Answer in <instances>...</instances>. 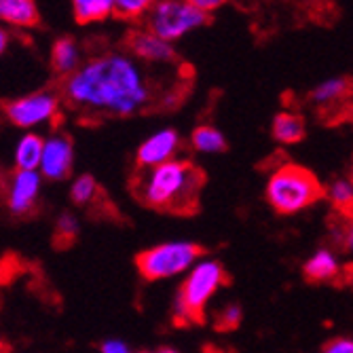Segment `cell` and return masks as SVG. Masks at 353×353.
<instances>
[{
    "instance_id": "6da1fadb",
    "label": "cell",
    "mask_w": 353,
    "mask_h": 353,
    "mask_svg": "<svg viewBox=\"0 0 353 353\" xmlns=\"http://www.w3.org/2000/svg\"><path fill=\"white\" fill-rule=\"evenodd\" d=\"M59 98L68 108L93 119H127L154 104V91L144 70L130 53L95 55L59 85Z\"/></svg>"
},
{
    "instance_id": "7a4b0ae2",
    "label": "cell",
    "mask_w": 353,
    "mask_h": 353,
    "mask_svg": "<svg viewBox=\"0 0 353 353\" xmlns=\"http://www.w3.org/2000/svg\"><path fill=\"white\" fill-rule=\"evenodd\" d=\"M208 174L188 159H172L157 168L134 170L130 192L138 203L165 216L190 218L201 212Z\"/></svg>"
},
{
    "instance_id": "3957f363",
    "label": "cell",
    "mask_w": 353,
    "mask_h": 353,
    "mask_svg": "<svg viewBox=\"0 0 353 353\" xmlns=\"http://www.w3.org/2000/svg\"><path fill=\"white\" fill-rule=\"evenodd\" d=\"M233 277L218 261L199 265L180 285L174 305V326L190 328L205 324V305L220 288L231 285Z\"/></svg>"
},
{
    "instance_id": "277c9868",
    "label": "cell",
    "mask_w": 353,
    "mask_h": 353,
    "mask_svg": "<svg viewBox=\"0 0 353 353\" xmlns=\"http://www.w3.org/2000/svg\"><path fill=\"white\" fill-rule=\"evenodd\" d=\"M326 190L311 170L299 163H283L269 178L267 201L279 216H292L326 199Z\"/></svg>"
},
{
    "instance_id": "5b68a950",
    "label": "cell",
    "mask_w": 353,
    "mask_h": 353,
    "mask_svg": "<svg viewBox=\"0 0 353 353\" xmlns=\"http://www.w3.org/2000/svg\"><path fill=\"white\" fill-rule=\"evenodd\" d=\"M146 30L165 43H174L203 28L210 15L192 7L188 0H157L146 13Z\"/></svg>"
},
{
    "instance_id": "8992f818",
    "label": "cell",
    "mask_w": 353,
    "mask_h": 353,
    "mask_svg": "<svg viewBox=\"0 0 353 353\" xmlns=\"http://www.w3.org/2000/svg\"><path fill=\"white\" fill-rule=\"evenodd\" d=\"M208 252L201 243H163L144 250L136 256V267L142 279L157 281L182 273Z\"/></svg>"
},
{
    "instance_id": "52a82bcc",
    "label": "cell",
    "mask_w": 353,
    "mask_h": 353,
    "mask_svg": "<svg viewBox=\"0 0 353 353\" xmlns=\"http://www.w3.org/2000/svg\"><path fill=\"white\" fill-rule=\"evenodd\" d=\"M41 178L19 168H0V203L11 218L28 220L39 214Z\"/></svg>"
},
{
    "instance_id": "ba28073f",
    "label": "cell",
    "mask_w": 353,
    "mask_h": 353,
    "mask_svg": "<svg viewBox=\"0 0 353 353\" xmlns=\"http://www.w3.org/2000/svg\"><path fill=\"white\" fill-rule=\"evenodd\" d=\"M59 104H61V98L57 91L43 89V91H34V93L21 95V98L3 102V112L9 123L28 130V127L55 121L59 117Z\"/></svg>"
},
{
    "instance_id": "9c48e42d",
    "label": "cell",
    "mask_w": 353,
    "mask_h": 353,
    "mask_svg": "<svg viewBox=\"0 0 353 353\" xmlns=\"http://www.w3.org/2000/svg\"><path fill=\"white\" fill-rule=\"evenodd\" d=\"M72 148H74L72 138L59 132L45 142L41 168L47 180H68L72 176V163H74Z\"/></svg>"
},
{
    "instance_id": "30bf717a",
    "label": "cell",
    "mask_w": 353,
    "mask_h": 353,
    "mask_svg": "<svg viewBox=\"0 0 353 353\" xmlns=\"http://www.w3.org/2000/svg\"><path fill=\"white\" fill-rule=\"evenodd\" d=\"M349 98H351V83L345 77L328 79L309 93V102L317 108L319 117L326 123H330V117H339L341 121L343 106L349 108Z\"/></svg>"
},
{
    "instance_id": "8fae6325",
    "label": "cell",
    "mask_w": 353,
    "mask_h": 353,
    "mask_svg": "<svg viewBox=\"0 0 353 353\" xmlns=\"http://www.w3.org/2000/svg\"><path fill=\"white\" fill-rule=\"evenodd\" d=\"M125 47L130 49L134 59L138 57L146 63H172L178 57L172 43L161 41L146 28L132 30L125 39Z\"/></svg>"
},
{
    "instance_id": "7c38bea8",
    "label": "cell",
    "mask_w": 353,
    "mask_h": 353,
    "mask_svg": "<svg viewBox=\"0 0 353 353\" xmlns=\"http://www.w3.org/2000/svg\"><path fill=\"white\" fill-rule=\"evenodd\" d=\"M178 148H180V136L176 130L159 132L157 136H152L144 144H140L134 170H148V168L161 165L165 161H172Z\"/></svg>"
},
{
    "instance_id": "4fadbf2b",
    "label": "cell",
    "mask_w": 353,
    "mask_h": 353,
    "mask_svg": "<svg viewBox=\"0 0 353 353\" xmlns=\"http://www.w3.org/2000/svg\"><path fill=\"white\" fill-rule=\"evenodd\" d=\"M0 21L13 28H34L41 21L37 0H0Z\"/></svg>"
},
{
    "instance_id": "5bb4252c",
    "label": "cell",
    "mask_w": 353,
    "mask_h": 353,
    "mask_svg": "<svg viewBox=\"0 0 353 353\" xmlns=\"http://www.w3.org/2000/svg\"><path fill=\"white\" fill-rule=\"evenodd\" d=\"M341 275H343V271H341L339 263L334 261V256L328 250H319L313 256V259L307 261L305 267H303V277L311 285L328 283V281L339 285L341 283Z\"/></svg>"
},
{
    "instance_id": "9a60e30c",
    "label": "cell",
    "mask_w": 353,
    "mask_h": 353,
    "mask_svg": "<svg viewBox=\"0 0 353 353\" xmlns=\"http://www.w3.org/2000/svg\"><path fill=\"white\" fill-rule=\"evenodd\" d=\"M81 63H83V53H81V45L74 39L61 37L53 43V47H51V68L55 74L66 79L68 74H72L81 66Z\"/></svg>"
},
{
    "instance_id": "2e32d148",
    "label": "cell",
    "mask_w": 353,
    "mask_h": 353,
    "mask_svg": "<svg viewBox=\"0 0 353 353\" xmlns=\"http://www.w3.org/2000/svg\"><path fill=\"white\" fill-rule=\"evenodd\" d=\"M307 136V125L301 112L283 110L273 119V138L281 144H299Z\"/></svg>"
},
{
    "instance_id": "e0dca14e",
    "label": "cell",
    "mask_w": 353,
    "mask_h": 353,
    "mask_svg": "<svg viewBox=\"0 0 353 353\" xmlns=\"http://www.w3.org/2000/svg\"><path fill=\"white\" fill-rule=\"evenodd\" d=\"M74 19L83 26L100 23L112 17V0H70Z\"/></svg>"
},
{
    "instance_id": "ac0fdd59",
    "label": "cell",
    "mask_w": 353,
    "mask_h": 353,
    "mask_svg": "<svg viewBox=\"0 0 353 353\" xmlns=\"http://www.w3.org/2000/svg\"><path fill=\"white\" fill-rule=\"evenodd\" d=\"M43 146L45 140L37 134H28L21 138L17 144V154H15V168L26 170V172H34V168L41 165V157H43Z\"/></svg>"
},
{
    "instance_id": "d6986e66",
    "label": "cell",
    "mask_w": 353,
    "mask_h": 353,
    "mask_svg": "<svg viewBox=\"0 0 353 353\" xmlns=\"http://www.w3.org/2000/svg\"><path fill=\"white\" fill-rule=\"evenodd\" d=\"M77 237H79V224H77V218L70 216V214H61L55 229H53V248L57 252H66L68 248H72L77 243Z\"/></svg>"
},
{
    "instance_id": "ffe728a7",
    "label": "cell",
    "mask_w": 353,
    "mask_h": 353,
    "mask_svg": "<svg viewBox=\"0 0 353 353\" xmlns=\"http://www.w3.org/2000/svg\"><path fill=\"white\" fill-rule=\"evenodd\" d=\"M192 146L201 152H224L227 150V140L224 136L212 125H199L195 132H192Z\"/></svg>"
},
{
    "instance_id": "44dd1931",
    "label": "cell",
    "mask_w": 353,
    "mask_h": 353,
    "mask_svg": "<svg viewBox=\"0 0 353 353\" xmlns=\"http://www.w3.org/2000/svg\"><path fill=\"white\" fill-rule=\"evenodd\" d=\"M157 0H112V15L123 21H140Z\"/></svg>"
},
{
    "instance_id": "7402d4cb",
    "label": "cell",
    "mask_w": 353,
    "mask_h": 353,
    "mask_svg": "<svg viewBox=\"0 0 353 353\" xmlns=\"http://www.w3.org/2000/svg\"><path fill=\"white\" fill-rule=\"evenodd\" d=\"M326 197L332 199V208L336 216L349 218L353 216V190L349 180H339L330 190H326Z\"/></svg>"
},
{
    "instance_id": "603a6c76",
    "label": "cell",
    "mask_w": 353,
    "mask_h": 353,
    "mask_svg": "<svg viewBox=\"0 0 353 353\" xmlns=\"http://www.w3.org/2000/svg\"><path fill=\"white\" fill-rule=\"evenodd\" d=\"M98 188H100L98 180H95L93 176H89V174H83V176H79V178L74 180V184H72L70 199H72L74 205H79V208L85 210V208L91 203V199L95 197V192H98Z\"/></svg>"
},
{
    "instance_id": "cb8c5ba5",
    "label": "cell",
    "mask_w": 353,
    "mask_h": 353,
    "mask_svg": "<svg viewBox=\"0 0 353 353\" xmlns=\"http://www.w3.org/2000/svg\"><path fill=\"white\" fill-rule=\"evenodd\" d=\"M241 319H243V311L239 305L233 303L216 313L214 328H216V332H233L241 326Z\"/></svg>"
},
{
    "instance_id": "d4e9b609",
    "label": "cell",
    "mask_w": 353,
    "mask_h": 353,
    "mask_svg": "<svg viewBox=\"0 0 353 353\" xmlns=\"http://www.w3.org/2000/svg\"><path fill=\"white\" fill-rule=\"evenodd\" d=\"M23 273V261L15 254H7L0 259V285L13 283Z\"/></svg>"
},
{
    "instance_id": "484cf974",
    "label": "cell",
    "mask_w": 353,
    "mask_h": 353,
    "mask_svg": "<svg viewBox=\"0 0 353 353\" xmlns=\"http://www.w3.org/2000/svg\"><path fill=\"white\" fill-rule=\"evenodd\" d=\"M322 353H353V343H351V339L336 336V339H330L322 347Z\"/></svg>"
},
{
    "instance_id": "4316f807",
    "label": "cell",
    "mask_w": 353,
    "mask_h": 353,
    "mask_svg": "<svg viewBox=\"0 0 353 353\" xmlns=\"http://www.w3.org/2000/svg\"><path fill=\"white\" fill-rule=\"evenodd\" d=\"M188 3L192 5V7H197L199 11H203V13H212V11H216V9H220L224 3H229V0H188Z\"/></svg>"
},
{
    "instance_id": "83f0119b",
    "label": "cell",
    "mask_w": 353,
    "mask_h": 353,
    "mask_svg": "<svg viewBox=\"0 0 353 353\" xmlns=\"http://www.w3.org/2000/svg\"><path fill=\"white\" fill-rule=\"evenodd\" d=\"M102 353H130V349L119 341H108L102 345Z\"/></svg>"
},
{
    "instance_id": "f1b7e54d",
    "label": "cell",
    "mask_w": 353,
    "mask_h": 353,
    "mask_svg": "<svg viewBox=\"0 0 353 353\" xmlns=\"http://www.w3.org/2000/svg\"><path fill=\"white\" fill-rule=\"evenodd\" d=\"M9 41H11L9 32H7L5 28H0V55H3V53L7 51V47H9Z\"/></svg>"
},
{
    "instance_id": "f546056e",
    "label": "cell",
    "mask_w": 353,
    "mask_h": 353,
    "mask_svg": "<svg viewBox=\"0 0 353 353\" xmlns=\"http://www.w3.org/2000/svg\"><path fill=\"white\" fill-rule=\"evenodd\" d=\"M203 353H224V351L218 349V347H214V345H205V347H203Z\"/></svg>"
},
{
    "instance_id": "4dcf8cb0",
    "label": "cell",
    "mask_w": 353,
    "mask_h": 353,
    "mask_svg": "<svg viewBox=\"0 0 353 353\" xmlns=\"http://www.w3.org/2000/svg\"><path fill=\"white\" fill-rule=\"evenodd\" d=\"M9 351H11V347H9L7 343L0 341V353H9Z\"/></svg>"
},
{
    "instance_id": "1f68e13d",
    "label": "cell",
    "mask_w": 353,
    "mask_h": 353,
    "mask_svg": "<svg viewBox=\"0 0 353 353\" xmlns=\"http://www.w3.org/2000/svg\"><path fill=\"white\" fill-rule=\"evenodd\" d=\"M157 353H178V351L176 349H170V347H161Z\"/></svg>"
},
{
    "instance_id": "d6a6232c",
    "label": "cell",
    "mask_w": 353,
    "mask_h": 353,
    "mask_svg": "<svg viewBox=\"0 0 353 353\" xmlns=\"http://www.w3.org/2000/svg\"><path fill=\"white\" fill-rule=\"evenodd\" d=\"M144 353H146V351H144Z\"/></svg>"
}]
</instances>
